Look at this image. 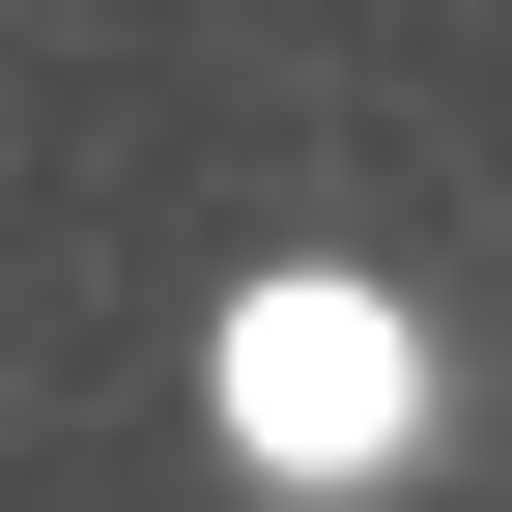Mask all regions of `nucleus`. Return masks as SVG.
<instances>
[{
	"mask_svg": "<svg viewBox=\"0 0 512 512\" xmlns=\"http://www.w3.org/2000/svg\"><path fill=\"white\" fill-rule=\"evenodd\" d=\"M228 427H256L285 484H370V456L427 427V342H399L370 285H256V313H228Z\"/></svg>",
	"mask_w": 512,
	"mask_h": 512,
	"instance_id": "1",
	"label": "nucleus"
}]
</instances>
